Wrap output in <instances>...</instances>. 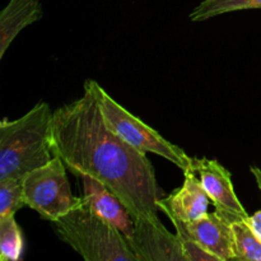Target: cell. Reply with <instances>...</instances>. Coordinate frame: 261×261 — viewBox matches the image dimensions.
<instances>
[{
	"label": "cell",
	"mask_w": 261,
	"mask_h": 261,
	"mask_svg": "<svg viewBox=\"0 0 261 261\" xmlns=\"http://www.w3.org/2000/svg\"><path fill=\"white\" fill-rule=\"evenodd\" d=\"M83 186V201L87 208L129 239L134 231V218L121 200L102 182L88 175L76 176Z\"/></svg>",
	"instance_id": "30bf717a"
},
{
	"label": "cell",
	"mask_w": 261,
	"mask_h": 261,
	"mask_svg": "<svg viewBox=\"0 0 261 261\" xmlns=\"http://www.w3.org/2000/svg\"><path fill=\"white\" fill-rule=\"evenodd\" d=\"M68 167L59 155L23 177V194L27 206L50 223L78 206L82 196L73 194L69 184Z\"/></svg>",
	"instance_id": "277c9868"
},
{
	"label": "cell",
	"mask_w": 261,
	"mask_h": 261,
	"mask_svg": "<svg viewBox=\"0 0 261 261\" xmlns=\"http://www.w3.org/2000/svg\"><path fill=\"white\" fill-rule=\"evenodd\" d=\"M247 9H261V0H203L193 12V22H203L227 13Z\"/></svg>",
	"instance_id": "4fadbf2b"
},
{
	"label": "cell",
	"mask_w": 261,
	"mask_h": 261,
	"mask_svg": "<svg viewBox=\"0 0 261 261\" xmlns=\"http://www.w3.org/2000/svg\"><path fill=\"white\" fill-rule=\"evenodd\" d=\"M211 203L198 173L193 167H189L184 170L182 186L170 195L160 199L157 206L170 219L189 223L205 216Z\"/></svg>",
	"instance_id": "9c48e42d"
},
{
	"label": "cell",
	"mask_w": 261,
	"mask_h": 261,
	"mask_svg": "<svg viewBox=\"0 0 261 261\" xmlns=\"http://www.w3.org/2000/svg\"><path fill=\"white\" fill-rule=\"evenodd\" d=\"M250 170H251V173L254 175L257 186H259L261 191V170L259 167H254V166H251ZM245 221H246V223L254 229L255 233H256L257 236H259V239L261 240V209L260 211H257L255 214H252V216L247 217Z\"/></svg>",
	"instance_id": "e0dca14e"
},
{
	"label": "cell",
	"mask_w": 261,
	"mask_h": 261,
	"mask_svg": "<svg viewBox=\"0 0 261 261\" xmlns=\"http://www.w3.org/2000/svg\"><path fill=\"white\" fill-rule=\"evenodd\" d=\"M98 96L105 122L117 137L140 152L161 155L182 171L191 167L193 158L189 157L185 150L168 142L157 130L117 103L101 86L98 88Z\"/></svg>",
	"instance_id": "5b68a950"
},
{
	"label": "cell",
	"mask_w": 261,
	"mask_h": 261,
	"mask_svg": "<svg viewBox=\"0 0 261 261\" xmlns=\"http://www.w3.org/2000/svg\"><path fill=\"white\" fill-rule=\"evenodd\" d=\"M54 111L40 101L22 117L0 122V180L23 178L54 158Z\"/></svg>",
	"instance_id": "7a4b0ae2"
},
{
	"label": "cell",
	"mask_w": 261,
	"mask_h": 261,
	"mask_svg": "<svg viewBox=\"0 0 261 261\" xmlns=\"http://www.w3.org/2000/svg\"><path fill=\"white\" fill-rule=\"evenodd\" d=\"M180 239H191L217 256L219 261H233V236L231 223L216 211L194 222L171 219Z\"/></svg>",
	"instance_id": "ba28073f"
},
{
	"label": "cell",
	"mask_w": 261,
	"mask_h": 261,
	"mask_svg": "<svg viewBox=\"0 0 261 261\" xmlns=\"http://www.w3.org/2000/svg\"><path fill=\"white\" fill-rule=\"evenodd\" d=\"M191 167L198 173L199 180L217 213L221 214L231 224L249 217L234 191L231 172L217 160H208L204 157L193 158Z\"/></svg>",
	"instance_id": "8992f818"
},
{
	"label": "cell",
	"mask_w": 261,
	"mask_h": 261,
	"mask_svg": "<svg viewBox=\"0 0 261 261\" xmlns=\"http://www.w3.org/2000/svg\"><path fill=\"white\" fill-rule=\"evenodd\" d=\"M99 84L88 79L83 94L54 111L53 147L69 171L106 185L133 218L158 219L157 201L165 196L147 153L117 137L105 122Z\"/></svg>",
	"instance_id": "6da1fadb"
},
{
	"label": "cell",
	"mask_w": 261,
	"mask_h": 261,
	"mask_svg": "<svg viewBox=\"0 0 261 261\" xmlns=\"http://www.w3.org/2000/svg\"><path fill=\"white\" fill-rule=\"evenodd\" d=\"M23 206H27L23 194V178L0 180V218L15 216Z\"/></svg>",
	"instance_id": "9a60e30c"
},
{
	"label": "cell",
	"mask_w": 261,
	"mask_h": 261,
	"mask_svg": "<svg viewBox=\"0 0 261 261\" xmlns=\"http://www.w3.org/2000/svg\"><path fill=\"white\" fill-rule=\"evenodd\" d=\"M185 261H219L217 256L191 239H180Z\"/></svg>",
	"instance_id": "2e32d148"
},
{
	"label": "cell",
	"mask_w": 261,
	"mask_h": 261,
	"mask_svg": "<svg viewBox=\"0 0 261 261\" xmlns=\"http://www.w3.org/2000/svg\"><path fill=\"white\" fill-rule=\"evenodd\" d=\"M138 261H185L177 233H171L158 219H134V231L127 239Z\"/></svg>",
	"instance_id": "52a82bcc"
},
{
	"label": "cell",
	"mask_w": 261,
	"mask_h": 261,
	"mask_svg": "<svg viewBox=\"0 0 261 261\" xmlns=\"http://www.w3.org/2000/svg\"><path fill=\"white\" fill-rule=\"evenodd\" d=\"M24 239L14 216L0 218V260L17 261L22 257Z\"/></svg>",
	"instance_id": "5bb4252c"
},
{
	"label": "cell",
	"mask_w": 261,
	"mask_h": 261,
	"mask_svg": "<svg viewBox=\"0 0 261 261\" xmlns=\"http://www.w3.org/2000/svg\"><path fill=\"white\" fill-rule=\"evenodd\" d=\"M245 219L231 224L234 260L261 261V240Z\"/></svg>",
	"instance_id": "7c38bea8"
},
{
	"label": "cell",
	"mask_w": 261,
	"mask_h": 261,
	"mask_svg": "<svg viewBox=\"0 0 261 261\" xmlns=\"http://www.w3.org/2000/svg\"><path fill=\"white\" fill-rule=\"evenodd\" d=\"M42 15L40 0H9L0 12V59L4 58L14 38Z\"/></svg>",
	"instance_id": "8fae6325"
},
{
	"label": "cell",
	"mask_w": 261,
	"mask_h": 261,
	"mask_svg": "<svg viewBox=\"0 0 261 261\" xmlns=\"http://www.w3.org/2000/svg\"><path fill=\"white\" fill-rule=\"evenodd\" d=\"M51 224L59 239L86 261H138L125 234L92 213L83 198Z\"/></svg>",
	"instance_id": "3957f363"
}]
</instances>
